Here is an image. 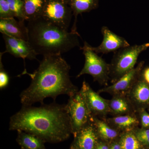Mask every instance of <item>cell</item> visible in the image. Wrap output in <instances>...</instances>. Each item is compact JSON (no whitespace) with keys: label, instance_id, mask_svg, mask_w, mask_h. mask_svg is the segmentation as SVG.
<instances>
[{"label":"cell","instance_id":"1","mask_svg":"<svg viewBox=\"0 0 149 149\" xmlns=\"http://www.w3.org/2000/svg\"><path fill=\"white\" fill-rule=\"evenodd\" d=\"M70 65L61 55H52L44 56L33 73L24 70L22 74H28L32 80L19 96L22 106H32L37 102L44 104L46 98L55 100L60 95H74L79 90L70 80Z\"/></svg>","mask_w":149,"mask_h":149},{"label":"cell","instance_id":"2","mask_svg":"<svg viewBox=\"0 0 149 149\" xmlns=\"http://www.w3.org/2000/svg\"><path fill=\"white\" fill-rule=\"evenodd\" d=\"M9 130L32 133L46 143H53L65 141L72 134L65 105L55 103L22 106L10 117Z\"/></svg>","mask_w":149,"mask_h":149},{"label":"cell","instance_id":"3","mask_svg":"<svg viewBox=\"0 0 149 149\" xmlns=\"http://www.w3.org/2000/svg\"><path fill=\"white\" fill-rule=\"evenodd\" d=\"M28 40L37 55H61L80 47L78 32H69L41 17L28 22Z\"/></svg>","mask_w":149,"mask_h":149},{"label":"cell","instance_id":"4","mask_svg":"<svg viewBox=\"0 0 149 149\" xmlns=\"http://www.w3.org/2000/svg\"><path fill=\"white\" fill-rule=\"evenodd\" d=\"M149 47V43L128 46L114 52L109 63L110 80L116 83L122 76L135 67L141 53Z\"/></svg>","mask_w":149,"mask_h":149},{"label":"cell","instance_id":"5","mask_svg":"<svg viewBox=\"0 0 149 149\" xmlns=\"http://www.w3.org/2000/svg\"><path fill=\"white\" fill-rule=\"evenodd\" d=\"M80 49L83 51L85 62L83 69L76 77L78 78L84 74H90L93 77L94 81L105 87L107 86L110 80L109 63H107L101 57L92 50L90 45L87 42H85L83 47Z\"/></svg>","mask_w":149,"mask_h":149},{"label":"cell","instance_id":"6","mask_svg":"<svg viewBox=\"0 0 149 149\" xmlns=\"http://www.w3.org/2000/svg\"><path fill=\"white\" fill-rule=\"evenodd\" d=\"M65 105L70 120L72 133L74 136L80 129L92 121L93 116L81 89L74 95L69 97L67 104Z\"/></svg>","mask_w":149,"mask_h":149},{"label":"cell","instance_id":"7","mask_svg":"<svg viewBox=\"0 0 149 149\" xmlns=\"http://www.w3.org/2000/svg\"><path fill=\"white\" fill-rule=\"evenodd\" d=\"M72 15V9L67 3L66 0H48L41 17L50 23L68 30Z\"/></svg>","mask_w":149,"mask_h":149},{"label":"cell","instance_id":"8","mask_svg":"<svg viewBox=\"0 0 149 149\" xmlns=\"http://www.w3.org/2000/svg\"><path fill=\"white\" fill-rule=\"evenodd\" d=\"M144 62H141L136 67L122 76L112 85L107 86L98 91L99 93H107L112 96L127 95L141 76Z\"/></svg>","mask_w":149,"mask_h":149},{"label":"cell","instance_id":"9","mask_svg":"<svg viewBox=\"0 0 149 149\" xmlns=\"http://www.w3.org/2000/svg\"><path fill=\"white\" fill-rule=\"evenodd\" d=\"M85 96L92 116L104 119L110 113L107 100L104 99L95 92L85 80L81 88Z\"/></svg>","mask_w":149,"mask_h":149},{"label":"cell","instance_id":"10","mask_svg":"<svg viewBox=\"0 0 149 149\" xmlns=\"http://www.w3.org/2000/svg\"><path fill=\"white\" fill-rule=\"evenodd\" d=\"M101 32L103 39L101 44L97 47L90 45L91 49L97 54H106L115 52L121 48L130 46L123 37L113 32L106 26L102 27Z\"/></svg>","mask_w":149,"mask_h":149},{"label":"cell","instance_id":"11","mask_svg":"<svg viewBox=\"0 0 149 149\" xmlns=\"http://www.w3.org/2000/svg\"><path fill=\"white\" fill-rule=\"evenodd\" d=\"M5 42L6 50L17 58H21L25 60L36 59L37 54L30 45L29 42L25 40L16 39L5 34H2Z\"/></svg>","mask_w":149,"mask_h":149},{"label":"cell","instance_id":"12","mask_svg":"<svg viewBox=\"0 0 149 149\" xmlns=\"http://www.w3.org/2000/svg\"><path fill=\"white\" fill-rule=\"evenodd\" d=\"M70 148L72 149H96L100 137L93 121L85 125L74 136Z\"/></svg>","mask_w":149,"mask_h":149},{"label":"cell","instance_id":"13","mask_svg":"<svg viewBox=\"0 0 149 149\" xmlns=\"http://www.w3.org/2000/svg\"><path fill=\"white\" fill-rule=\"evenodd\" d=\"M136 111L149 106V85L140 77L127 95Z\"/></svg>","mask_w":149,"mask_h":149},{"label":"cell","instance_id":"14","mask_svg":"<svg viewBox=\"0 0 149 149\" xmlns=\"http://www.w3.org/2000/svg\"><path fill=\"white\" fill-rule=\"evenodd\" d=\"M0 32L13 38L28 41V29L24 21L16 20L15 17L0 18Z\"/></svg>","mask_w":149,"mask_h":149},{"label":"cell","instance_id":"15","mask_svg":"<svg viewBox=\"0 0 149 149\" xmlns=\"http://www.w3.org/2000/svg\"><path fill=\"white\" fill-rule=\"evenodd\" d=\"M107 102L109 114L113 116L137 113L135 107L127 95L113 96L111 99L107 100Z\"/></svg>","mask_w":149,"mask_h":149},{"label":"cell","instance_id":"16","mask_svg":"<svg viewBox=\"0 0 149 149\" xmlns=\"http://www.w3.org/2000/svg\"><path fill=\"white\" fill-rule=\"evenodd\" d=\"M104 119L113 128L121 133L133 131L140 125L137 113L106 118Z\"/></svg>","mask_w":149,"mask_h":149},{"label":"cell","instance_id":"17","mask_svg":"<svg viewBox=\"0 0 149 149\" xmlns=\"http://www.w3.org/2000/svg\"><path fill=\"white\" fill-rule=\"evenodd\" d=\"M67 3L72 9L74 21L71 32L77 33V17L80 14L84 13L89 12L96 9L99 7V0H66Z\"/></svg>","mask_w":149,"mask_h":149},{"label":"cell","instance_id":"18","mask_svg":"<svg viewBox=\"0 0 149 149\" xmlns=\"http://www.w3.org/2000/svg\"><path fill=\"white\" fill-rule=\"evenodd\" d=\"M92 121L100 139L105 141L116 140L122 133L113 128L104 119L93 116Z\"/></svg>","mask_w":149,"mask_h":149},{"label":"cell","instance_id":"19","mask_svg":"<svg viewBox=\"0 0 149 149\" xmlns=\"http://www.w3.org/2000/svg\"><path fill=\"white\" fill-rule=\"evenodd\" d=\"M16 141L21 147L24 149H47L43 139L35 134L22 130H17Z\"/></svg>","mask_w":149,"mask_h":149},{"label":"cell","instance_id":"20","mask_svg":"<svg viewBox=\"0 0 149 149\" xmlns=\"http://www.w3.org/2000/svg\"><path fill=\"white\" fill-rule=\"evenodd\" d=\"M25 20L27 22L41 17L48 0H22Z\"/></svg>","mask_w":149,"mask_h":149},{"label":"cell","instance_id":"21","mask_svg":"<svg viewBox=\"0 0 149 149\" xmlns=\"http://www.w3.org/2000/svg\"><path fill=\"white\" fill-rule=\"evenodd\" d=\"M121 149H140L141 143L133 131L121 133L119 138Z\"/></svg>","mask_w":149,"mask_h":149},{"label":"cell","instance_id":"22","mask_svg":"<svg viewBox=\"0 0 149 149\" xmlns=\"http://www.w3.org/2000/svg\"><path fill=\"white\" fill-rule=\"evenodd\" d=\"M7 1L11 10L14 15L15 17L18 19L19 21H25L22 0H7Z\"/></svg>","mask_w":149,"mask_h":149},{"label":"cell","instance_id":"23","mask_svg":"<svg viewBox=\"0 0 149 149\" xmlns=\"http://www.w3.org/2000/svg\"><path fill=\"white\" fill-rule=\"evenodd\" d=\"M141 144L149 145V128H136L133 131Z\"/></svg>","mask_w":149,"mask_h":149},{"label":"cell","instance_id":"24","mask_svg":"<svg viewBox=\"0 0 149 149\" xmlns=\"http://www.w3.org/2000/svg\"><path fill=\"white\" fill-rule=\"evenodd\" d=\"M15 17L7 0H0V18Z\"/></svg>","mask_w":149,"mask_h":149},{"label":"cell","instance_id":"25","mask_svg":"<svg viewBox=\"0 0 149 149\" xmlns=\"http://www.w3.org/2000/svg\"><path fill=\"white\" fill-rule=\"evenodd\" d=\"M3 53H1L0 55V89L2 90L7 87L9 82V77L7 72L4 69L2 62V56Z\"/></svg>","mask_w":149,"mask_h":149},{"label":"cell","instance_id":"26","mask_svg":"<svg viewBox=\"0 0 149 149\" xmlns=\"http://www.w3.org/2000/svg\"><path fill=\"white\" fill-rule=\"evenodd\" d=\"M145 109H142L138 111L137 114L141 128H149V113Z\"/></svg>","mask_w":149,"mask_h":149},{"label":"cell","instance_id":"27","mask_svg":"<svg viewBox=\"0 0 149 149\" xmlns=\"http://www.w3.org/2000/svg\"><path fill=\"white\" fill-rule=\"evenodd\" d=\"M141 77L149 85V67L147 68L143 71H142Z\"/></svg>","mask_w":149,"mask_h":149},{"label":"cell","instance_id":"28","mask_svg":"<svg viewBox=\"0 0 149 149\" xmlns=\"http://www.w3.org/2000/svg\"><path fill=\"white\" fill-rule=\"evenodd\" d=\"M109 149H121L119 140L118 141H115L114 142H113L110 145Z\"/></svg>","mask_w":149,"mask_h":149},{"label":"cell","instance_id":"29","mask_svg":"<svg viewBox=\"0 0 149 149\" xmlns=\"http://www.w3.org/2000/svg\"><path fill=\"white\" fill-rule=\"evenodd\" d=\"M49 1H52V0H49Z\"/></svg>","mask_w":149,"mask_h":149},{"label":"cell","instance_id":"30","mask_svg":"<svg viewBox=\"0 0 149 149\" xmlns=\"http://www.w3.org/2000/svg\"><path fill=\"white\" fill-rule=\"evenodd\" d=\"M70 149H72V148H70Z\"/></svg>","mask_w":149,"mask_h":149},{"label":"cell","instance_id":"31","mask_svg":"<svg viewBox=\"0 0 149 149\" xmlns=\"http://www.w3.org/2000/svg\"><path fill=\"white\" fill-rule=\"evenodd\" d=\"M21 149H23V148H21Z\"/></svg>","mask_w":149,"mask_h":149},{"label":"cell","instance_id":"32","mask_svg":"<svg viewBox=\"0 0 149 149\" xmlns=\"http://www.w3.org/2000/svg\"></svg>","mask_w":149,"mask_h":149}]
</instances>
